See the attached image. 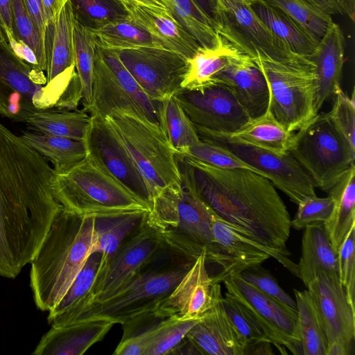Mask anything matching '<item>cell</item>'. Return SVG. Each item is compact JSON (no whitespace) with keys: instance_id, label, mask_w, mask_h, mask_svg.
Here are the masks:
<instances>
[{"instance_id":"obj_1","label":"cell","mask_w":355,"mask_h":355,"mask_svg":"<svg viewBox=\"0 0 355 355\" xmlns=\"http://www.w3.org/2000/svg\"><path fill=\"white\" fill-rule=\"evenodd\" d=\"M48 161L0 121V275L30 263L62 209Z\"/></svg>"},{"instance_id":"obj_2","label":"cell","mask_w":355,"mask_h":355,"mask_svg":"<svg viewBox=\"0 0 355 355\" xmlns=\"http://www.w3.org/2000/svg\"><path fill=\"white\" fill-rule=\"evenodd\" d=\"M178 167L213 212L270 248L288 251L291 216L273 184L243 168H218L175 153Z\"/></svg>"},{"instance_id":"obj_3","label":"cell","mask_w":355,"mask_h":355,"mask_svg":"<svg viewBox=\"0 0 355 355\" xmlns=\"http://www.w3.org/2000/svg\"><path fill=\"white\" fill-rule=\"evenodd\" d=\"M95 217L62 208L32 259L30 287L35 306L50 311L91 254Z\"/></svg>"},{"instance_id":"obj_4","label":"cell","mask_w":355,"mask_h":355,"mask_svg":"<svg viewBox=\"0 0 355 355\" xmlns=\"http://www.w3.org/2000/svg\"><path fill=\"white\" fill-rule=\"evenodd\" d=\"M195 260L164 248L109 297L76 304L49 321L53 327L94 319L124 323L154 313Z\"/></svg>"},{"instance_id":"obj_5","label":"cell","mask_w":355,"mask_h":355,"mask_svg":"<svg viewBox=\"0 0 355 355\" xmlns=\"http://www.w3.org/2000/svg\"><path fill=\"white\" fill-rule=\"evenodd\" d=\"M178 169L180 181L166 187L152 200L146 218L166 249L196 260L212 243L214 212Z\"/></svg>"},{"instance_id":"obj_6","label":"cell","mask_w":355,"mask_h":355,"mask_svg":"<svg viewBox=\"0 0 355 355\" xmlns=\"http://www.w3.org/2000/svg\"><path fill=\"white\" fill-rule=\"evenodd\" d=\"M52 187L62 209L81 215L100 217L150 209L87 155L68 170L54 172Z\"/></svg>"},{"instance_id":"obj_7","label":"cell","mask_w":355,"mask_h":355,"mask_svg":"<svg viewBox=\"0 0 355 355\" xmlns=\"http://www.w3.org/2000/svg\"><path fill=\"white\" fill-rule=\"evenodd\" d=\"M236 50L250 56L263 74L269 90L268 108L288 131H297L317 114V77L311 59L284 61L254 49Z\"/></svg>"},{"instance_id":"obj_8","label":"cell","mask_w":355,"mask_h":355,"mask_svg":"<svg viewBox=\"0 0 355 355\" xmlns=\"http://www.w3.org/2000/svg\"><path fill=\"white\" fill-rule=\"evenodd\" d=\"M105 119L142 175L150 202L166 187L180 181L175 151L159 125L122 110H114Z\"/></svg>"},{"instance_id":"obj_9","label":"cell","mask_w":355,"mask_h":355,"mask_svg":"<svg viewBox=\"0 0 355 355\" xmlns=\"http://www.w3.org/2000/svg\"><path fill=\"white\" fill-rule=\"evenodd\" d=\"M288 153L315 187L326 192L355 166V149L334 126L328 112H318L293 134Z\"/></svg>"},{"instance_id":"obj_10","label":"cell","mask_w":355,"mask_h":355,"mask_svg":"<svg viewBox=\"0 0 355 355\" xmlns=\"http://www.w3.org/2000/svg\"><path fill=\"white\" fill-rule=\"evenodd\" d=\"M212 243L205 250L207 263L215 264L218 272L211 276L212 284H220L230 276L261 264L272 257L297 277V263L289 251L270 248L214 213L211 219Z\"/></svg>"},{"instance_id":"obj_11","label":"cell","mask_w":355,"mask_h":355,"mask_svg":"<svg viewBox=\"0 0 355 355\" xmlns=\"http://www.w3.org/2000/svg\"><path fill=\"white\" fill-rule=\"evenodd\" d=\"M200 140L220 145L269 180L296 205L316 196L315 185L304 169L289 153H278L230 140L220 134L196 128Z\"/></svg>"},{"instance_id":"obj_12","label":"cell","mask_w":355,"mask_h":355,"mask_svg":"<svg viewBox=\"0 0 355 355\" xmlns=\"http://www.w3.org/2000/svg\"><path fill=\"white\" fill-rule=\"evenodd\" d=\"M146 216L114 253L107 258L102 256L92 286L74 305L109 297L165 248L156 232L147 223Z\"/></svg>"},{"instance_id":"obj_13","label":"cell","mask_w":355,"mask_h":355,"mask_svg":"<svg viewBox=\"0 0 355 355\" xmlns=\"http://www.w3.org/2000/svg\"><path fill=\"white\" fill-rule=\"evenodd\" d=\"M223 283L227 292L252 312L281 354H287V348L293 354L302 355L297 310L263 293L238 274Z\"/></svg>"},{"instance_id":"obj_14","label":"cell","mask_w":355,"mask_h":355,"mask_svg":"<svg viewBox=\"0 0 355 355\" xmlns=\"http://www.w3.org/2000/svg\"><path fill=\"white\" fill-rule=\"evenodd\" d=\"M115 51L151 101H162L182 88L189 60L180 54L159 47Z\"/></svg>"},{"instance_id":"obj_15","label":"cell","mask_w":355,"mask_h":355,"mask_svg":"<svg viewBox=\"0 0 355 355\" xmlns=\"http://www.w3.org/2000/svg\"><path fill=\"white\" fill-rule=\"evenodd\" d=\"M218 35L236 49L250 48L284 61L311 59L291 51L264 24L250 6L234 0H215Z\"/></svg>"},{"instance_id":"obj_16","label":"cell","mask_w":355,"mask_h":355,"mask_svg":"<svg viewBox=\"0 0 355 355\" xmlns=\"http://www.w3.org/2000/svg\"><path fill=\"white\" fill-rule=\"evenodd\" d=\"M46 76L22 60L9 44L0 42V115L24 121L42 109Z\"/></svg>"},{"instance_id":"obj_17","label":"cell","mask_w":355,"mask_h":355,"mask_svg":"<svg viewBox=\"0 0 355 355\" xmlns=\"http://www.w3.org/2000/svg\"><path fill=\"white\" fill-rule=\"evenodd\" d=\"M174 97L196 128L231 134L251 119L233 93L218 83L198 89L182 88Z\"/></svg>"},{"instance_id":"obj_18","label":"cell","mask_w":355,"mask_h":355,"mask_svg":"<svg viewBox=\"0 0 355 355\" xmlns=\"http://www.w3.org/2000/svg\"><path fill=\"white\" fill-rule=\"evenodd\" d=\"M83 141L87 155L146 202L150 208L151 196L148 187L130 154L105 118L91 116Z\"/></svg>"},{"instance_id":"obj_19","label":"cell","mask_w":355,"mask_h":355,"mask_svg":"<svg viewBox=\"0 0 355 355\" xmlns=\"http://www.w3.org/2000/svg\"><path fill=\"white\" fill-rule=\"evenodd\" d=\"M319 313L328 346L338 345L351 355L355 341V306L341 284L338 273L322 272L306 286Z\"/></svg>"},{"instance_id":"obj_20","label":"cell","mask_w":355,"mask_h":355,"mask_svg":"<svg viewBox=\"0 0 355 355\" xmlns=\"http://www.w3.org/2000/svg\"><path fill=\"white\" fill-rule=\"evenodd\" d=\"M211 292V307L186 337L201 354L244 355L246 343L225 313L220 284H212Z\"/></svg>"},{"instance_id":"obj_21","label":"cell","mask_w":355,"mask_h":355,"mask_svg":"<svg viewBox=\"0 0 355 355\" xmlns=\"http://www.w3.org/2000/svg\"><path fill=\"white\" fill-rule=\"evenodd\" d=\"M205 250L155 311V316L180 320L199 318L211 307L212 279L206 267Z\"/></svg>"},{"instance_id":"obj_22","label":"cell","mask_w":355,"mask_h":355,"mask_svg":"<svg viewBox=\"0 0 355 355\" xmlns=\"http://www.w3.org/2000/svg\"><path fill=\"white\" fill-rule=\"evenodd\" d=\"M215 82L227 87L235 96L250 118L266 112L269 103V90L265 77L253 60L236 50Z\"/></svg>"},{"instance_id":"obj_23","label":"cell","mask_w":355,"mask_h":355,"mask_svg":"<svg viewBox=\"0 0 355 355\" xmlns=\"http://www.w3.org/2000/svg\"><path fill=\"white\" fill-rule=\"evenodd\" d=\"M114 324L110 320L94 319L53 327L42 337L34 355H81L101 341Z\"/></svg>"},{"instance_id":"obj_24","label":"cell","mask_w":355,"mask_h":355,"mask_svg":"<svg viewBox=\"0 0 355 355\" xmlns=\"http://www.w3.org/2000/svg\"><path fill=\"white\" fill-rule=\"evenodd\" d=\"M345 43L340 26L333 21L320 40L318 51L312 58L317 77L314 103L317 114L328 98L342 89Z\"/></svg>"},{"instance_id":"obj_25","label":"cell","mask_w":355,"mask_h":355,"mask_svg":"<svg viewBox=\"0 0 355 355\" xmlns=\"http://www.w3.org/2000/svg\"><path fill=\"white\" fill-rule=\"evenodd\" d=\"M128 12L162 44L187 60L192 58L201 46L168 12L166 9L146 6L123 0Z\"/></svg>"},{"instance_id":"obj_26","label":"cell","mask_w":355,"mask_h":355,"mask_svg":"<svg viewBox=\"0 0 355 355\" xmlns=\"http://www.w3.org/2000/svg\"><path fill=\"white\" fill-rule=\"evenodd\" d=\"M85 110L92 116L103 119L114 110H122L148 119L139 106L120 85L97 45L92 101Z\"/></svg>"},{"instance_id":"obj_27","label":"cell","mask_w":355,"mask_h":355,"mask_svg":"<svg viewBox=\"0 0 355 355\" xmlns=\"http://www.w3.org/2000/svg\"><path fill=\"white\" fill-rule=\"evenodd\" d=\"M303 230L301 257L297 263V277L306 287L320 273H338V256L323 223L310 224Z\"/></svg>"},{"instance_id":"obj_28","label":"cell","mask_w":355,"mask_h":355,"mask_svg":"<svg viewBox=\"0 0 355 355\" xmlns=\"http://www.w3.org/2000/svg\"><path fill=\"white\" fill-rule=\"evenodd\" d=\"M333 200L324 228L334 250L338 252L347 234L355 226V166L328 191Z\"/></svg>"},{"instance_id":"obj_29","label":"cell","mask_w":355,"mask_h":355,"mask_svg":"<svg viewBox=\"0 0 355 355\" xmlns=\"http://www.w3.org/2000/svg\"><path fill=\"white\" fill-rule=\"evenodd\" d=\"M251 8L264 24L297 55L311 58L315 55L319 42L280 10L258 0Z\"/></svg>"},{"instance_id":"obj_30","label":"cell","mask_w":355,"mask_h":355,"mask_svg":"<svg viewBox=\"0 0 355 355\" xmlns=\"http://www.w3.org/2000/svg\"><path fill=\"white\" fill-rule=\"evenodd\" d=\"M218 134L232 141L286 153H288L294 133L288 131L268 108L264 114L251 118L236 132Z\"/></svg>"},{"instance_id":"obj_31","label":"cell","mask_w":355,"mask_h":355,"mask_svg":"<svg viewBox=\"0 0 355 355\" xmlns=\"http://www.w3.org/2000/svg\"><path fill=\"white\" fill-rule=\"evenodd\" d=\"M91 115L82 110H38L30 114L25 122L38 132L83 141L90 124Z\"/></svg>"},{"instance_id":"obj_32","label":"cell","mask_w":355,"mask_h":355,"mask_svg":"<svg viewBox=\"0 0 355 355\" xmlns=\"http://www.w3.org/2000/svg\"><path fill=\"white\" fill-rule=\"evenodd\" d=\"M21 137L33 150L52 164L55 173L71 168L87 157L84 141L49 135L36 131H24Z\"/></svg>"},{"instance_id":"obj_33","label":"cell","mask_w":355,"mask_h":355,"mask_svg":"<svg viewBox=\"0 0 355 355\" xmlns=\"http://www.w3.org/2000/svg\"><path fill=\"white\" fill-rule=\"evenodd\" d=\"M170 15L203 48L218 45L220 37L217 23L205 13L193 0H164Z\"/></svg>"},{"instance_id":"obj_34","label":"cell","mask_w":355,"mask_h":355,"mask_svg":"<svg viewBox=\"0 0 355 355\" xmlns=\"http://www.w3.org/2000/svg\"><path fill=\"white\" fill-rule=\"evenodd\" d=\"M159 125L175 153H186L200 141L195 125L174 96L156 102Z\"/></svg>"},{"instance_id":"obj_35","label":"cell","mask_w":355,"mask_h":355,"mask_svg":"<svg viewBox=\"0 0 355 355\" xmlns=\"http://www.w3.org/2000/svg\"><path fill=\"white\" fill-rule=\"evenodd\" d=\"M146 212H132L115 216L95 217L92 252L103 258L111 256L143 222Z\"/></svg>"},{"instance_id":"obj_36","label":"cell","mask_w":355,"mask_h":355,"mask_svg":"<svg viewBox=\"0 0 355 355\" xmlns=\"http://www.w3.org/2000/svg\"><path fill=\"white\" fill-rule=\"evenodd\" d=\"M236 51L221 37L220 43L216 47L207 49L201 46L196 54L189 60V69L182 88L198 89L215 83L216 76Z\"/></svg>"},{"instance_id":"obj_37","label":"cell","mask_w":355,"mask_h":355,"mask_svg":"<svg viewBox=\"0 0 355 355\" xmlns=\"http://www.w3.org/2000/svg\"><path fill=\"white\" fill-rule=\"evenodd\" d=\"M302 355H327L328 341L319 313L307 290H293Z\"/></svg>"},{"instance_id":"obj_38","label":"cell","mask_w":355,"mask_h":355,"mask_svg":"<svg viewBox=\"0 0 355 355\" xmlns=\"http://www.w3.org/2000/svg\"><path fill=\"white\" fill-rule=\"evenodd\" d=\"M96 44L113 50L138 47L163 48L161 43L131 17L92 31Z\"/></svg>"},{"instance_id":"obj_39","label":"cell","mask_w":355,"mask_h":355,"mask_svg":"<svg viewBox=\"0 0 355 355\" xmlns=\"http://www.w3.org/2000/svg\"><path fill=\"white\" fill-rule=\"evenodd\" d=\"M76 22L93 31L130 17L123 0H69Z\"/></svg>"},{"instance_id":"obj_40","label":"cell","mask_w":355,"mask_h":355,"mask_svg":"<svg viewBox=\"0 0 355 355\" xmlns=\"http://www.w3.org/2000/svg\"><path fill=\"white\" fill-rule=\"evenodd\" d=\"M75 69L81 85V103L86 110L92 101L96 42L94 34L74 19Z\"/></svg>"},{"instance_id":"obj_41","label":"cell","mask_w":355,"mask_h":355,"mask_svg":"<svg viewBox=\"0 0 355 355\" xmlns=\"http://www.w3.org/2000/svg\"><path fill=\"white\" fill-rule=\"evenodd\" d=\"M261 1L287 15L318 42L333 22L331 15L306 0Z\"/></svg>"},{"instance_id":"obj_42","label":"cell","mask_w":355,"mask_h":355,"mask_svg":"<svg viewBox=\"0 0 355 355\" xmlns=\"http://www.w3.org/2000/svg\"><path fill=\"white\" fill-rule=\"evenodd\" d=\"M200 318L189 320L173 317L162 318L155 328L144 355L170 354Z\"/></svg>"},{"instance_id":"obj_43","label":"cell","mask_w":355,"mask_h":355,"mask_svg":"<svg viewBox=\"0 0 355 355\" xmlns=\"http://www.w3.org/2000/svg\"><path fill=\"white\" fill-rule=\"evenodd\" d=\"M98 47L120 85L139 106L146 117L150 121L159 125L156 102L151 101L145 94L123 64L115 50Z\"/></svg>"},{"instance_id":"obj_44","label":"cell","mask_w":355,"mask_h":355,"mask_svg":"<svg viewBox=\"0 0 355 355\" xmlns=\"http://www.w3.org/2000/svg\"><path fill=\"white\" fill-rule=\"evenodd\" d=\"M162 318L154 313L135 318L123 324V334L116 347L114 355H144L155 327Z\"/></svg>"},{"instance_id":"obj_45","label":"cell","mask_w":355,"mask_h":355,"mask_svg":"<svg viewBox=\"0 0 355 355\" xmlns=\"http://www.w3.org/2000/svg\"><path fill=\"white\" fill-rule=\"evenodd\" d=\"M13 20L17 40L35 56L39 70L46 71L44 40L28 14L22 0H12Z\"/></svg>"},{"instance_id":"obj_46","label":"cell","mask_w":355,"mask_h":355,"mask_svg":"<svg viewBox=\"0 0 355 355\" xmlns=\"http://www.w3.org/2000/svg\"><path fill=\"white\" fill-rule=\"evenodd\" d=\"M102 254L94 252L87 259L69 288L58 303L49 311L47 320L70 309L89 291L100 267Z\"/></svg>"},{"instance_id":"obj_47","label":"cell","mask_w":355,"mask_h":355,"mask_svg":"<svg viewBox=\"0 0 355 355\" xmlns=\"http://www.w3.org/2000/svg\"><path fill=\"white\" fill-rule=\"evenodd\" d=\"M222 302L226 314L246 345L259 340L270 342L252 312L233 295L225 293Z\"/></svg>"},{"instance_id":"obj_48","label":"cell","mask_w":355,"mask_h":355,"mask_svg":"<svg viewBox=\"0 0 355 355\" xmlns=\"http://www.w3.org/2000/svg\"><path fill=\"white\" fill-rule=\"evenodd\" d=\"M183 154H187L218 168L248 169L259 174L257 170L227 148L210 141L200 140Z\"/></svg>"},{"instance_id":"obj_49","label":"cell","mask_w":355,"mask_h":355,"mask_svg":"<svg viewBox=\"0 0 355 355\" xmlns=\"http://www.w3.org/2000/svg\"><path fill=\"white\" fill-rule=\"evenodd\" d=\"M335 101L329 117L334 126L355 149V96H351L342 89L335 95Z\"/></svg>"},{"instance_id":"obj_50","label":"cell","mask_w":355,"mask_h":355,"mask_svg":"<svg viewBox=\"0 0 355 355\" xmlns=\"http://www.w3.org/2000/svg\"><path fill=\"white\" fill-rule=\"evenodd\" d=\"M297 206L291 225L296 230H301L310 224L325 222L331 214L333 200L329 195L324 198L311 196L303 200Z\"/></svg>"},{"instance_id":"obj_51","label":"cell","mask_w":355,"mask_h":355,"mask_svg":"<svg viewBox=\"0 0 355 355\" xmlns=\"http://www.w3.org/2000/svg\"><path fill=\"white\" fill-rule=\"evenodd\" d=\"M355 226L347 234L337 252L338 275L350 302L354 305Z\"/></svg>"},{"instance_id":"obj_52","label":"cell","mask_w":355,"mask_h":355,"mask_svg":"<svg viewBox=\"0 0 355 355\" xmlns=\"http://www.w3.org/2000/svg\"><path fill=\"white\" fill-rule=\"evenodd\" d=\"M238 275L263 293L297 310L295 300L284 291L273 275L261 264L249 267Z\"/></svg>"},{"instance_id":"obj_53","label":"cell","mask_w":355,"mask_h":355,"mask_svg":"<svg viewBox=\"0 0 355 355\" xmlns=\"http://www.w3.org/2000/svg\"><path fill=\"white\" fill-rule=\"evenodd\" d=\"M0 25L10 46L26 62L33 58L31 52L19 43L15 33L12 0H0Z\"/></svg>"},{"instance_id":"obj_54","label":"cell","mask_w":355,"mask_h":355,"mask_svg":"<svg viewBox=\"0 0 355 355\" xmlns=\"http://www.w3.org/2000/svg\"><path fill=\"white\" fill-rule=\"evenodd\" d=\"M35 26L44 40L47 26L42 0H22Z\"/></svg>"},{"instance_id":"obj_55","label":"cell","mask_w":355,"mask_h":355,"mask_svg":"<svg viewBox=\"0 0 355 355\" xmlns=\"http://www.w3.org/2000/svg\"><path fill=\"white\" fill-rule=\"evenodd\" d=\"M68 0H42L47 25L53 24Z\"/></svg>"},{"instance_id":"obj_56","label":"cell","mask_w":355,"mask_h":355,"mask_svg":"<svg viewBox=\"0 0 355 355\" xmlns=\"http://www.w3.org/2000/svg\"><path fill=\"white\" fill-rule=\"evenodd\" d=\"M272 343L268 340H259L248 343L245 349L244 355L274 354Z\"/></svg>"},{"instance_id":"obj_57","label":"cell","mask_w":355,"mask_h":355,"mask_svg":"<svg viewBox=\"0 0 355 355\" xmlns=\"http://www.w3.org/2000/svg\"><path fill=\"white\" fill-rule=\"evenodd\" d=\"M326 13L332 15L341 14V9L336 0H306Z\"/></svg>"},{"instance_id":"obj_58","label":"cell","mask_w":355,"mask_h":355,"mask_svg":"<svg viewBox=\"0 0 355 355\" xmlns=\"http://www.w3.org/2000/svg\"><path fill=\"white\" fill-rule=\"evenodd\" d=\"M200 8L215 21L216 3L215 0H193Z\"/></svg>"},{"instance_id":"obj_59","label":"cell","mask_w":355,"mask_h":355,"mask_svg":"<svg viewBox=\"0 0 355 355\" xmlns=\"http://www.w3.org/2000/svg\"><path fill=\"white\" fill-rule=\"evenodd\" d=\"M343 15L347 16L352 21H354L355 0H336Z\"/></svg>"},{"instance_id":"obj_60","label":"cell","mask_w":355,"mask_h":355,"mask_svg":"<svg viewBox=\"0 0 355 355\" xmlns=\"http://www.w3.org/2000/svg\"><path fill=\"white\" fill-rule=\"evenodd\" d=\"M137 3L146 6L166 9V6L162 0H130Z\"/></svg>"},{"instance_id":"obj_61","label":"cell","mask_w":355,"mask_h":355,"mask_svg":"<svg viewBox=\"0 0 355 355\" xmlns=\"http://www.w3.org/2000/svg\"><path fill=\"white\" fill-rule=\"evenodd\" d=\"M0 42H1L3 43H6V44H9L7 41L6 35L3 31L1 25H0Z\"/></svg>"},{"instance_id":"obj_62","label":"cell","mask_w":355,"mask_h":355,"mask_svg":"<svg viewBox=\"0 0 355 355\" xmlns=\"http://www.w3.org/2000/svg\"><path fill=\"white\" fill-rule=\"evenodd\" d=\"M234 1H239V2H241L245 4L250 6L251 4H252L253 3L256 2L258 0H234Z\"/></svg>"},{"instance_id":"obj_63","label":"cell","mask_w":355,"mask_h":355,"mask_svg":"<svg viewBox=\"0 0 355 355\" xmlns=\"http://www.w3.org/2000/svg\"><path fill=\"white\" fill-rule=\"evenodd\" d=\"M162 1L164 2V0H162Z\"/></svg>"}]
</instances>
